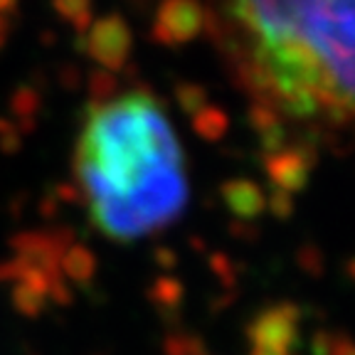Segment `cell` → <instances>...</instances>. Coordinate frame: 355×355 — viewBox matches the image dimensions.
<instances>
[{"instance_id":"cell-3","label":"cell","mask_w":355,"mask_h":355,"mask_svg":"<svg viewBox=\"0 0 355 355\" xmlns=\"http://www.w3.org/2000/svg\"><path fill=\"white\" fill-rule=\"evenodd\" d=\"M279 328V323H277ZM274 328L272 333H266V336H261L259 343H257V350L254 355H288L286 350V331H277ZM173 355H207L202 348H198L195 343H178V353Z\"/></svg>"},{"instance_id":"cell-1","label":"cell","mask_w":355,"mask_h":355,"mask_svg":"<svg viewBox=\"0 0 355 355\" xmlns=\"http://www.w3.org/2000/svg\"><path fill=\"white\" fill-rule=\"evenodd\" d=\"M212 15L254 99L288 119H355V3H232Z\"/></svg>"},{"instance_id":"cell-2","label":"cell","mask_w":355,"mask_h":355,"mask_svg":"<svg viewBox=\"0 0 355 355\" xmlns=\"http://www.w3.org/2000/svg\"><path fill=\"white\" fill-rule=\"evenodd\" d=\"M74 178L89 220L114 242L166 230L188 205L183 146L153 94L131 89L84 114Z\"/></svg>"}]
</instances>
